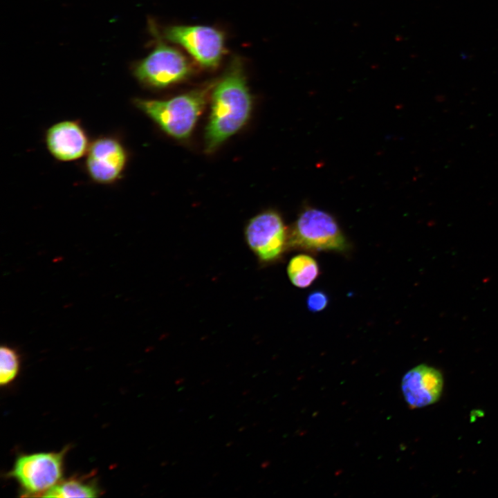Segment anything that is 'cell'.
Here are the masks:
<instances>
[{"mask_svg": "<svg viewBox=\"0 0 498 498\" xmlns=\"http://www.w3.org/2000/svg\"><path fill=\"white\" fill-rule=\"evenodd\" d=\"M252 107L243 67L232 60L221 79L212 87L209 120L205 131V149L215 151L238 132L248 120Z\"/></svg>", "mask_w": 498, "mask_h": 498, "instance_id": "cell-1", "label": "cell"}, {"mask_svg": "<svg viewBox=\"0 0 498 498\" xmlns=\"http://www.w3.org/2000/svg\"><path fill=\"white\" fill-rule=\"evenodd\" d=\"M212 87L196 89L167 100L136 98L133 104L171 137L186 139L203 112Z\"/></svg>", "mask_w": 498, "mask_h": 498, "instance_id": "cell-2", "label": "cell"}, {"mask_svg": "<svg viewBox=\"0 0 498 498\" xmlns=\"http://www.w3.org/2000/svg\"><path fill=\"white\" fill-rule=\"evenodd\" d=\"M342 251L347 242L335 219L313 208L301 212L287 233L286 248Z\"/></svg>", "mask_w": 498, "mask_h": 498, "instance_id": "cell-3", "label": "cell"}, {"mask_svg": "<svg viewBox=\"0 0 498 498\" xmlns=\"http://www.w3.org/2000/svg\"><path fill=\"white\" fill-rule=\"evenodd\" d=\"M192 72L186 56L158 41L153 50L134 67L133 75L145 86L163 89L181 82Z\"/></svg>", "mask_w": 498, "mask_h": 498, "instance_id": "cell-4", "label": "cell"}, {"mask_svg": "<svg viewBox=\"0 0 498 498\" xmlns=\"http://www.w3.org/2000/svg\"><path fill=\"white\" fill-rule=\"evenodd\" d=\"M64 454L65 450L21 455L8 475L19 483L26 496H43L61 479Z\"/></svg>", "mask_w": 498, "mask_h": 498, "instance_id": "cell-5", "label": "cell"}, {"mask_svg": "<svg viewBox=\"0 0 498 498\" xmlns=\"http://www.w3.org/2000/svg\"><path fill=\"white\" fill-rule=\"evenodd\" d=\"M167 40L185 49L201 66L214 68L225 51L223 34L211 26L176 25L164 30Z\"/></svg>", "mask_w": 498, "mask_h": 498, "instance_id": "cell-6", "label": "cell"}, {"mask_svg": "<svg viewBox=\"0 0 498 498\" xmlns=\"http://www.w3.org/2000/svg\"><path fill=\"white\" fill-rule=\"evenodd\" d=\"M84 168L98 184L111 185L120 180L127 166L129 154L118 138L106 135L91 141L85 156Z\"/></svg>", "mask_w": 498, "mask_h": 498, "instance_id": "cell-7", "label": "cell"}, {"mask_svg": "<svg viewBox=\"0 0 498 498\" xmlns=\"http://www.w3.org/2000/svg\"><path fill=\"white\" fill-rule=\"evenodd\" d=\"M287 233L281 216L274 210L264 211L253 216L244 230L249 248L264 262L280 257L286 248Z\"/></svg>", "mask_w": 498, "mask_h": 498, "instance_id": "cell-8", "label": "cell"}, {"mask_svg": "<svg viewBox=\"0 0 498 498\" xmlns=\"http://www.w3.org/2000/svg\"><path fill=\"white\" fill-rule=\"evenodd\" d=\"M49 154L60 162H71L85 156L91 145L89 135L77 120H66L49 127L44 135Z\"/></svg>", "mask_w": 498, "mask_h": 498, "instance_id": "cell-9", "label": "cell"}, {"mask_svg": "<svg viewBox=\"0 0 498 498\" xmlns=\"http://www.w3.org/2000/svg\"><path fill=\"white\" fill-rule=\"evenodd\" d=\"M443 387L441 373L427 365H419L409 370L401 381L403 397L411 408L435 403L441 397Z\"/></svg>", "mask_w": 498, "mask_h": 498, "instance_id": "cell-10", "label": "cell"}, {"mask_svg": "<svg viewBox=\"0 0 498 498\" xmlns=\"http://www.w3.org/2000/svg\"><path fill=\"white\" fill-rule=\"evenodd\" d=\"M320 269L312 257L300 254L288 262L287 273L291 283L298 288H307L317 279Z\"/></svg>", "mask_w": 498, "mask_h": 498, "instance_id": "cell-11", "label": "cell"}, {"mask_svg": "<svg viewBox=\"0 0 498 498\" xmlns=\"http://www.w3.org/2000/svg\"><path fill=\"white\" fill-rule=\"evenodd\" d=\"M99 490L93 482L71 479L57 483L46 491L42 497H95Z\"/></svg>", "mask_w": 498, "mask_h": 498, "instance_id": "cell-12", "label": "cell"}, {"mask_svg": "<svg viewBox=\"0 0 498 498\" xmlns=\"http://www.w3.org/2000/svg\"><path fill=\"white\" fill-rule=\"evenodd\" d=\"M19 369V357L17 351L6 345L0 348V384L6 385L17 376Z\"/></svg>", "mask_w": 498, "mask_h": 498, "instance_id": "cell-13", "label": "cell"}, {"mask_svg": "<svg viewBox=\"0 0 498 498\" xmlns=\"http://www.w3.org/2000/svg\"><path fill=\"white\" fill-rule=\"evenodd\" d=\"M329 303L327 294L322 290H314L311 292L306 298V306L308 309L313 313L323 311Z\"/></svg>", "mask_w": 498, "mask_h": 498, "instance_id": "cell-14", "label": "cell"}]
</instances>
